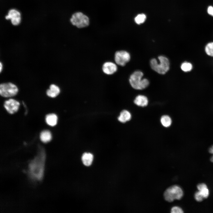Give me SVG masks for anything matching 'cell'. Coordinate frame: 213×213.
<instances>
[{
	"instance_id": "obj_1",
	"label": "cell",
	"mask_w": 213,
	"mask_h": 213,
	"mask_svg": "<svg viewBox=\"0 0 213 213\" xmlns=\"http://www.w3.org/2000/svg\"><path fill=\"white\" fill-rule=\"evenodd\" d=\"M45 160V152L42 149H40L37 156L29 165V174L31 178L37 180H40L42 179Z\"/></svg>"
},
{
	"instance_id": "obj_2",
	"label": "cell",
	"mask_w": 213,
	"mask_h": 213,
	"mask_svg": "<svg viewBox=\"0 0 213 213\" xmlns=\"http://www.w3.org/2000/svg\"><path fill=\"white\" fill-rule=\"evenodd\" d=\"M158 58L159 63L155 58L151 59L150 61V66L152 69L158 73L164 75L170 69L169 61L167 57L163 56H160Z\"/></svg>"
},
{
	"instance_id": "obj_3",
	"label": "cell",
	"mask_w": 213,
	"mask_h": 213,
	"mask_svg": "<svg viewBox=\"0 0 213 213\" xmlns=\"http://www.w3.org/2000/svg\"><path fill=\"white\" fill-rule=\"evenodd\" d=\"M143 74L140 71H136L130 76L129 81L131 86L137 90H142L146 88L149 84L148 80L146 78H142Z\"/></svg>"
},
{
	"instance_id": "obj_4",
	"label": "cell",
	"mask_w": 213,
	"mask_h": 213,
	"mask_svg": "<svg viewBox=\"0 0 213 213\" xmlns=\"http://www.w3.org/2000/svg\"><path fill=\"white\" fill-rule=\"evenodd\" d=\"M71 24L79 28L88 27L90 24V19L88 16L81 12L74 13L70 19Z\"/></svg>"
},
{
	"instance_id": "obj_5",
	"label": "cell",
	"mask_w": 213,
	"mask_h": 213,
	"mask_svg": "<svg viewBox=\"0 0 213 213\" xmlns=\"http://www.w3.org/2000/svg\"><path fill=\"white\" fill-rule=\"evenodd\" d=\"M183 195L182 188L178 185H174L166 189L164 193V196L166 201L171 202L175 199L180 200Z\"/></svg>"
},
{
	"instance_id": "obj_6",
	"label": "cell",
	"mask_w": 213,
	"mask_h": 213,
	"mask_svg": "<svg viewBox=\"0 0 213 213\" xmlns=\"http://www.w3.org/2000/svg\"><path fill=\"white\" fill-rule=\"evenodd\" d=\"M18 92V89L17 86L12 83H4L0 85V94L3 97H12L15 96Z\"/></svg>"
},
{
	"instance_id": "obj_7",
	"label": "cell",
	"mask_w": 213,
	"mask_h": 213,
	"mask_svg": "<svg viewBox=\"0 0 213 213\" xmlns=\"http://www.w3.org/2000/svg\"><path fill=\"white\" fill-rule=\"evenodd\" d=\"M130 59V54L125 51H116L114 55V60L118 65L122 66H124L129 61Z\"/></svg>"
},
{
	"instance_id": "obj_8",
	"label": "cell",
	"mask_w": 213,
	"mask_h": 213,
	"mask_svg": "<svg viewBox=\"0 0 213 213\" xmlns=\"http://www.w3.org/2000/svg\"><path fill=\"white\" fill-rule=\"evenodd\" d=\"M6 19L10 20L12 24L14 25H18L21 21V14L17 10L12 9H10L7 15L5 17Z\"/></svg>"
},
{
	"instance_id": "obj_9",
	"label": "cell",
	"mask_w": 213,
	"mask_h": 213,
	"mask_svg": "<svg viewBox=\"0 0 213 213\" xmlns=\"http://www.w3.org/2000/svg\"><path fill=\"white\" fill-rule=\"evenodd\" d=\"M20 104L19 102L17 100L9 99L4 102V106L9 113L13 114L17 111Z\"/></svg>"
},
{
	"instance_id": "obj_10",
	"label": "cell",
	"mask_w": 213,
	"mask_h": 213,
	"mask_svg": "<svg viewBox=\"0 0 213 213\" xmlns=\"http://www.w3.org/2000/svg\"><path fill=\"white\" fill-rule=\"evenodd\" d=\"M117 65L113 62H105L102 65V70L103 72L107 75H111L117 71Z\"/></svg>"
},
{
	"instance_id": "obj_11",
	"label": "cell",
	"mask_w": 213,
	"mask_h": 213,
	"mask_svg": "<svg viewBox=\"0 0 213 213\" xmlns=\"http://www.w3.org/2000/svg\"><path fill=\"white\" fill-rule=\"evenodd\" d=\"M60 92L59 88L54 84L51 85L49 89L46 91L47 95L49 97L54 98L57 96Z\"/></svg>"
},
{
	"instance_id": "obj_12",
	"label": "cell",
	"mask_w": 213,
	"mask_h": 213,
	"mask_svg": "<svg viewBox=\"0 0 213 213\" xmlns=\"http://www.w3.org/2000/svg\"><path fill=\"white\" fill-rule=\"evenodd\" d=\"M134 102L136 105L144 107L147 105L148 101L147 97L145 96L138 95L136 97Z\"/></svg>"
},
{
	"instance_id": "obj_13",
	"label": "cell",
	"mask_w": 213,
	"mask_h": 213,
	"mask_svg": "<svg viewBox=\"0 0 213 213\" xmlns=\"http://www.w3.org/2000/svg\"><path fill=\"white\" fill-rule=\"evenodd\" d=\"M57 116L55 114H50L46 116L45 120L48 125L53 126L57 124Z\"/></svg>"
},
{
	"instance_id": "obj_14",
	"label": "cell",
	"mask_w": 213,
	"mask_h": 213,
	"mask_svg": "<svg viewBox=\"0 0 213 213\" xmlns=\"http://www.w3.org/2000/svg\"><path fill=\"white\" fill-rule=\"evenodd\" d=\"M93 159V154L89 153H85L82 156V160L83 164L86 166H89L92 164Z\"/></svg>"
},
{
	"instance_id": "obj_15",
	"label": "cell",
	"mask_w": 213,
	"mask_h": 213,
	"mask_svg": "<svg viewBox=\"0 0 213 213\" xmlns=\"http://www.w3.org/2000/svg\"><path fill=\"white\" fill-rule=\"evenodd\" d=\"M131 114L127 110H125L120 113L118 119V120L122 123H125L129 121L131 118Z\"/></svg>"
},
{
	"instance_id": "obj_16",
	"label": "cell",
	"mask_w": 213,
	"mask_h": 213,
	"mask_svg": "<svg viewBox=\"0 0 213 213\" xmlns=\"http://www.w3.org/2000/svg\"><path fill=\"white\" fill-rule=\"evenodd\" d=\"M197 188L204 198H207L209 195V191L206 185L204 183L199 184Z\"/></svg>"
},
{
	"instance_id": "obj_17",
	"label": "cell",
	"mask_w": 213,
	"mask_h": 213,
	"mask_svg": "<svg viewBox=\"0 0 213 213\" xmlns=\"http://www.w3.org/2000/svg\"><path fill=\"white\" fill-rule=\"evenodd\" d=\"M40 138L41 141L43 143L49 142L52 138L51 133L48 130H43L40 134Z\"/></svg>"
},
{
	"instance_id": "obj_18",
	"label": "cell",
	"mask_w": 213,
	"mask_h": 213,
	"mask_svg": "<svg viewBox=\"0 0 213 213\" xmlns=\"http://www.w3.org/2000/svg\"><path fill=\"white\" fill-rule=\"evenodd\" d=\"M160 121L162 125L165 127H169L172 123L171 118L167 115L163 116L161 118Z\"/></svg>"
},
{
	"instance_id": "obj_19",
	"label": "cell",
	"mask_w": 213,
	"mask_h": 213,
	"mask_svg": "<svg viewBox=\"0 0 213 213\" xmlns=\"http://www.w3.org/2000/svg\"><path fill=\"white\" fill-rule=\"evenodd\" d=\"M146 19V15L143 14H139L137 15L135 18V21L138 24L143 23Z\"/></svg>"
},
{
	"instance_id": "obj_20",
	"label": "cell",
	"mask_w": 213,
	"mask_h": 213,
	"mask_svg": "<svg viewBox=\"0 0 213 213\" xmlns=\"http://www.w3.org/2000/svg\"><path fill=\"white\" fill-rule=\"evenodd\" d=\"M181 70L185 72H188L191 71L192 68V64L188 62H185L181 65Z\"/></svg>"
},
{
	"instance_id": "obj_21",
	"label": "cell",
	"mask_w": 213,
	"mask_h": 213,
	"mask_svg": "<svg viewBox=\"0 0 213 213\" xmlns=\"http://www.w3.org/2000/svg\"><path fill=\"white\" fill-rule=\"evenodd\" d=\"M205 51L206 54L211 57H213V42L208 43L205 48Z\"/></svg>"
},
{
	"instance_id": "obj_22",
	"label": "cell",
	"mask_w": 213,
	"mask_h": 213,
	"mask_svg": "<svg viewBox=\"0 0 213 213\" xmlns=\"http://www.w3.org/2000/svg\"><path fill=\"white\" fill-rule=\"evenodd\" d=\"M172 213H183V210L180 207L178 206H174L172 207L171 210Z\"/></svg>"
},
{
	"instance_id": "obj_23",
	"label": "cell",
	"mask_w": 213,
	"mask_h": 213,
	"mask_svg": "<svg viewBox=\"0 0 213 213\" xmlns=\"http://www.w3.org/2000/svg\"><path fill=\"white\" fill-rule=\"evenodd\" d=\"M194 198L198 202L201 201L204 199L203 197L199 191L196 192L195 193Z\"/></svg>"
},
{
	"instance_id": "obj_24",
	"label": "cell",
	"mask_w": 213,
	"mask_h": 213,
	"mask_svg": "<svg viewBox=\"0 0 213 213\" xmlns=\"http://www.w3.org/2000/svg\"><path fill=\"white\" fill-rule=\"evenodd\" d=\"M207 12L208 14L213 17V7L210 6L208 7Z\"/></svg>"
},
{
	"instance_id": "obj_25",
	"label": "cell",
	"mask_w": 213,
	"mask_h": 213,
	"mask_svg": "<svg viewBox=\"0 0 213 213\" xmlns=\"http://www.w3.org/2000/svg\"><path fill=\"white\" fill-rule=\"evenodd\" d=\"M209 152L210 153L212 154L213 155V146H212L209 149ZM210 160L212 162H213V155L212 156Z\"/></svg>"
},
{
	"instance_id": "obj_26",
	"label": "cell",
	"mask_w": 213,
	"mask_h": 213,
	"mask_svg": "<svg viewBox=\"0 0 213 213\" xmlns=\"http://www.w3.org/2000/svg\"><path fill=\"white\" fill-rule=\"evenodd\" d=\"M0 72H1V70H2V64H1V62H0Z\"/></svg>"
}]
</instances>
